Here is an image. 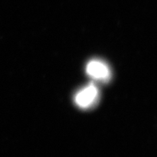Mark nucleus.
Instances as JSON below:
<instances>
[{
    "label": "nucleus",
    "mask_w": 157,
    "mask_h": 157,
    "mask_svg": "<svg viewBox=\"0 0 157 157\" xmlns=\"http://www.w3.org/2000/svg\"><path fill=\"white\" fill-rule=\"evenodd\" d=\"M99 92L94 84L88 85L77 93L75 102L78 107L82 108H89L94 106L98 99Z\"/></svg>",
    "instance_id": "nucleus-1"
},
{
    "label": "nucleus",
    "mask_w": 157,
    "mask_h": 157,
    "mask_svg": "<svg viewBox=\"0 0 157 157\" xmlns=\"http://www.w3.org/2000/svg\"><path fill=\"white\" fill-rule=\"evenodd\" d=\"M86 72L89 76L95 80H109L110 77V70L106 64L99 60H92L86 66Z\"/></svg>",
    "instance_id": "nucleus-2"
}]
</instances>
